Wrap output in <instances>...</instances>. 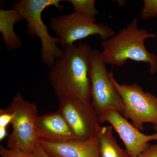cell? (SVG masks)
I'll list each match as a JSON object with an SVG mask.
<instances>
[{
  "instance_id": "obj_1",
  "label": "cell",
  "mask_w": 157,
  "mask_h": 157,
  "mask_svg": "<svg viewBox=\"0 0 157 157\" xmlns=\"http://www.w3.org/2000/svg\"><path fill=\"white\" fill-rule=\"evenodd\" d=\"M93 49L79 42L63 49L61 56L50 68L49 81L58 98L74 95L90 101V73Z\"/></svg>"
},
{
  "instance_id": "obj_2",
  "label": "cell",
  "mask_w": 157,
  "mask_h": 157,
  "mask_svg": "<svg viewBox=\"0 0 157 157\" xmlns=\"http://www.w3.org/2000/svg\"><path fill=\"white\" fill-rule=\"evenodd\" d=\"M155 38V34L139 29L138 20L134 18L113 36L102 41V58L106 64L119 67L125 64L128 60L147 63L149 72L154 75L157 73V56L147 50L144 41Z\"/></svg>"
},
{
  "instance_id": "obj_3",
  "label": "cell",
  "mask_w": 157,
  "mask_h": 157,
  "mask_svg": "<svg viewBox=\"0 0 157 157\" xmlns=\"http://www.w3.org/2000/svg\"><path fill=\"white\" fill-rule=\"evenodd\" d=\"M62 2L61 0H21L14 3L12 8L17 10L26 21L29 36L40 39L42 45L41 59L42 63L49 68L61 56L63 49L58 46V39L49 34L48 26L42 21V14L43 11L50 6L62 10L63 8L60 4Z\"/></svg>"
},
{
  "instance_id": "obj_4",
  "label": "cell",
  "mask_w": 157,
  "mask_h": 157,
  "mask_svg": "<svg viewBox=\"0 0 157 157\" xmlns=\"http://www.w3.org/2000/svg\"><path fill=\"white\" fill-rule=\"evenodd\" d=\"M110 80L123 102V116L132 121V124L141 132L144 124L150 123L157 126V96L144 92L137 83L121 84L112 71H109Z\"/></svg>"
},
{
  "instance_id": "obj_5",
  "label": "cell",
  "mask_w": 157,
  "mask_h": 157,
  "mask_svg": "<svg viewBox=\"0 0 157 157\" xmlns=\"http://www.w3.org/2000/svg\"><path fill=\"white\" fill-rule=\"evenodd\" d=\"M9 108L14 112L12 131L9 135V148L32 153L37 141L36 124L38 115L36 104L25 101L20 92L11 101Z\"/></svg>"
},
{
  "instance_id": "obj_6",
  "label": "cell",
  "mask_w": 157,
  "mask_h": 157,
  "mask_svg": "<svg viewBox=\"0 0 157 157\" xmlns=\"http://www.w3.org/2000/svg\"><path fill=\"white\" fill-rule=\"evenodd\" d=\"M49 27L54 31L59 44L64 48L74 43L92 36H99L102 41L115 35V31L109 26L86 19L75 12L51 17Z\"/></svg>"
},
{
  "instance_id": "obj_7",
  "label": "cell",
  "mask_w": 157,
  "mask_h": 157,
  "mask_svg": "<svg viewBox=\"0 0 157 157\" xmlns=\"http://www.w3.org/2000/svg\"><path fill=\"white\" fill-rule=\"evenodd\" d=\"M106 65L101 52L93 49L90 73L91 102L98 116L110 109L123 116V102L110 80Z\"/></svg>"
},
{
  "instance_id": "obj_8",
  "label": "cell",
  "mask_w": 157,
  "mask_h": 157,
  "mask_svg": "<svg viewBox=\"0 0 157 157\" xmlns=\"http://www.w3.org/2000/svg\"><path fill=\"white\" fill-rule=\"evenodd\" d=\"M59 109L77 139L98 136L102 127L90 101L74 95L59 97Z\"/></svg>"
},
{
  "instance_id": "obj_9",
  "label": "cell",
  "mask_w": 157,
  "mask_h": 157,
  "mask_svg": "<svg viewBox=\"0 0 157 157\" xmlns=\"http://www.w3.org/2000/svg\"><path fill=\"white\" fill-rule=\"evenodd\" d=\"M101 123L107 122L122 140L130 157H138L149 146V142L157 140V132L152 135L143 134L128 119L116 110H107L99 116Z\"/></svg>"
},
{
  "instance_id": "obj_10",
  "label": "cell",
  "mask_w": 157,
  "mask_h": 157,
  "mask_svg": "<svg viewBox=\"0 0 157 157\" xmlns=\"http://www.w3.org/2000/svg\"><path fill=\"white\" fill-rule=\"evenodd\" d=\"M36 131L37 140L49 143H63L77 139L59 110L39 116Z\"/></svg>"
},
{
  "instance_id": "obj_11",
  "label": "cell",
  "mask_w": 157,
  "mask_h": 157,
  "mask_svg": "<svg viewBox=\"0 0 157 157\" xmlns=\"http://www.w3.org/2000/svg\"><path fill=\"white\" fill-rule=\"evenodd\" d=\"M37 140L51 157H100L98 135L87 140L75 139L63 143Z\"/></svg>"
},
{
  "instance_id": "obj_12",
  "label": "cell",
  "mask_w": 157,
  "mask_h": 157,
  "mask_svg": "<svg viewBox=\"0 0 157 157\" xmlns=\"http://www.w3.org/2000/svg\"><path fill=\"white\" fill-rule=\"evenodd\" d=\"M24 18L16 9H0V32L6 50L12 52L21 48L22 42L14 31V25Z\"/></svg>"
},
{
  "instance_id": "obj_13",
  "label": "cell",
  "mask_w": 157,
  "mask_h": 157,
  "mask_svg": "<svg viewBox=\"0 0 157 157\" xmlns=\"http://www.w3.org/2000/svg\"><path fill=\"white\" fill-rule=\"evenodd\" d=\"M113 132L111 125L101 128L98 135L100 157H130L118 144Z\"/></svg>"
},
{
  "instance_id": "obj_14",
  "label": "cell",
  "mask_w": 157,
  "mask_h": 157,
  "mask_svg": "<svg viewBox=\"0 0 157 157\" xmlns=\"http://www.w3.org/2000/svg\"><path fill=\"white\" fill-rule=\"evenodd\" d=\"M65 2L73 6L76 14L86 19L96 21V16L99 12L95 7L94 0H67Z\"/></svg>"
},
{
  "instance_id": "obj_15",
  "label": "cell",
  "mask_w": 157,
  "mask_h": 157,
  "mask_svg": "<svg viewBox=\"0 0 157 157\" xmlns=\"http://www.w3.org/2000/svg\"><path fill=\"white\" fill-rule=\"evenodd\" d=\"M144 6L140 12L143 20L150 19L157 16V0H144Z\"/></svg>"
},
{
  "instance_id": "obj_16",
  "label": "cell",
  "mask_w": 157,
  "mask_h": 157,
  "mask_svg": "<svg viewBox=\"0 0 157 157\" xmlns=\"http://www.w3.org/2000/svg\"><path fill=\"white\" fill-rule=\"evenodd\" d=\"M1 157H33L32 153H28L25 152L0 146Z\"/></svg>"
},
{
  "instance_id": "obj_17",
  "label": "cell",
  "mask_w": 157,
  "mask_h": 157,
  "mask_svg": "<svg viewBox=\"0 0 157 157\" xmlns=\"http://www.w3.org/2000/svg\"><path fill=\"white\" fill-rule=\"evenodd\" d=\"M14 113L9 107L0 110V129L7 128L11 123L14 117Z\"/></svg>"
},
{
  "instance_id": "obj_18",
  "label": "cell",
  "mask_w": 157,
  "mask_h": 157,
  "mask_svg": "<svg viewBox=\"0 0 157 157\" xmlns=\"http://www.w3.org/2000/svg\"><path fill=\"white\" fill-rule=\"evenodd\" d=\"M32 154L33 157H51L47 154L38 140L34 146Z\"/></svg>"
},
{
  "instance_id": "obj_19",
  "label": "cell",
  "mask_w": 157,
  "mask_h": 157,
  "mask_svg": "<svg viewBox=\"0 0 157 157\" xmlns=\"http://www.w3.org/2000/svg\"><path fill=\"white\" fill-rule=\"evenodd\" d=\"M138 157H157V143L150 145Z\"/></svg>"
},
{
  "instance_id": "obj_20",
  "label": "cell",
  "mask_w": 157,
  "mask_h": 157,
  "mask_svg": "<svg viewBox=\"0 0 157 157\" xmlns=\"http://www.w3.org/2000/svg\"><path fill=\"white\" fill-rule=\"evenodd\" d=\"M7 136H9L7 128L0 129V141L4 140Z\"/></svg>"
},
{
  "instance_id": "obj_21",
  "label": "cell",
  "mask_w": 157,
  "mask_h": 157,
  "mask_svg": "<svg viewBox=\"0 0 157 157\" xmlns=\"http://www.w3.org/2000/svg\"><path fill=\"white\" fill-rule=\"evenodd\" d=\"M154 128L155 131V132H157V126H154Z\"/></svg>"
},
{
  "instance_id": "obj_22",
  "label": "cell",
  "mask_w": 157,
  "mask_h": 157,
  "mask_svg": "<svg viewBox=\"0 0 157 157\" xmlns=\"http://www.w3.org/2000/svg\"><path fill=\"white\" fill-rule=\"evenodd\" d=\"M156 40H157V33L156 34Z\"/></svg>"
}]
</instances>
